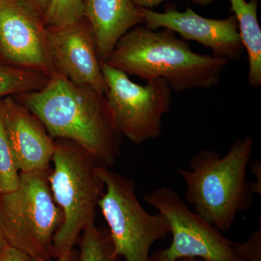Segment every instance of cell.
<instances>
[{"instance_id": "6da1fadb", "label": "cell", "mask_w": 261, "mask_h": 261, "mask_svg": "<svg viewBox=\"0 0 261 261\" xmlns=\"http://www.w3.org/2000/svg\"><path fill=\"white\" fill-rule=\"evenodd\" d=\"M35 115L54 140H68L112 167L121 156L122 136L116 129L106 97L59 73L43 88L15 96Z\"/></svg>"}, {"instance_id": "7a4b0ae2", "label": "cell", "mask_w": 261, "mask_h": 261, "mask_svg": "<svg viewBox=\"0 0 261 261\" xmlns=\"http://www.w3.org/2000/svg\"><path fill=\"white\" fill-rule=\"evenodd\" d=\"M106 63L146 82L161 79L181 93L216 87L228 62L196 53L172 31L139 25L121 38Z\"/></svg>"}, {"instance_id": "3957f363", "label": "cell", "mask_w": 261, "mask_h": 261, "mask_svg": "<svg viewBox=\"0 0 261 261\" xmlns=\"http://www.w3.org/2000/svg\"><path fill=\"white\" fill-rule=\"evenodd\" d=\"M253 140L238 139L224 157L204 149L190 162L191 170L179 168L185 180L186 200L196 214L221 231L231 228L238 213L253 205V193L247 181Z\"/></svg>"}, {"instance_id": "277c9868", "label": "cell", "mask_w": 261, "mask_h": 261, "mask_svg": "<svg viewBox=\"0 0 261 261\" xmlns=\"http://www.w3.org/2000/svg\"><path fill=\"white\" fill-rule=\"evenodd\" d=\"M55 140L49 182L63 222L53 239V258L74 248L84 230L95 224L106 189L99 173L102 166L92 154L72 141Z\"/></svg>"}, {"instance_id": "5b68a950", "label": "cell", "mask_w": 261, "mask_h": 261, "mask_svg": "<svg viewBox=\"0 0 261 261\" xmlns=\"http://www.w3.org/2000/svg\"><path fill=\"white\" fill-rule=\"evenodd\" d=\"M50 171L20 173L18 187L0 193V228L7 243L39 260L53 258V239L63 222L49 187Z\"/></svg>"}, {"instance_id": "8992f818", "label": "cell", "mask_w": 261, "mask_h": 261, "mask_svg": "<svg viewBox=\"0 0 261 261\" xmlns=\"http://www.w3.org/2000/svg\"><path fill=\"white\" fill-rule=\"evenodd\" d=\"M99 173L106 189L98 207L109 227L116 255L125 261H152L151 247L170 233L167 220L161 213L149 214L141 205L133 179L104 166Z\"/></svg>"}, {"instance_id": "52a82bcc", "label": "cell", "mask_w": 261, "mask_h": 261, "mask_svg": "<svg viewBox=\"0 0 261 261\" xmlns=\"http://www.w3.org/2000/svg\"><path fill=\"white\" fill-rule=\"evenodd\" d=\"M101 67L107 85L105 97L120 135L136 145L159 137L172 101L168 84L159 79L141 85L106 62L101 61Z\"/></svg>"}, {"instance_id": "ba28073f", "label": "cell", "mask_w": 261, "mask_h": 261, "mask_svg": "<svg viewBox=\"0 0 261 261\" xmlns=\"http://www.w3.org/2000/svg\"><path fill=\"white\" fill-rule=\"evenodd\" d=\"M146 202L167 220L172 242L150 255L152 261H176L196 257L205 261H245L237 255L233 242L222 231L189 209L177 192L161 187L147 194Z\"/></svg>"}, {"instance_id": "9c48e42d", "label": "cell", "mask_w": 261, "mask_h": 261, "mask_svg": "<svg viewBox=\"0 0 261 261\" xmlns=\"http://www.w3.org/2000/svg\"><path fill=\"white\" fill-rule=\"evenodd\" d=\"M0 53L15 68L48 77L56 73L47 28L22 0H0Z\"/></svg>"}, {"instance_id": "30bf717a", "label": "cell", "mask_w": 261, "mask_h": 261, "mask_svg": "<svg viewBox=\"0 0 261 261\" xmlns=\"http://www.w3.org/2000/svg\"><path fill=\"white\" fill-rule=\"evenodd\" d=\"M47 34L56 73L105 95L107 85L93 32L88 21L84 18L61 28H47Z\"/></svg>"}, {"instance_id": "8fae6325", "label": "cell", "mask_w": 261, "mask_h": 261, "mask_svg": "<svg viewBox=\"0 0 261 261\" xmlns=\"http://www.w3.org/2000/svg\"><path fill=\"white\" fill-rule=\"evenodd\" d=\"M147 29H166L179 34L185 41H194L209 48L216 58L228 63L243 56L244 49L234 15L216 20L196 13L190 7L185 12L170 7L164 13L141 8Z\"/></svg>"}, {"instance_id": "7c38bea8", "label": "cell", "mask_w": 261, "mask_h": 261, "mask_svg": "<svg viewBox=\"0 0 261 261\" xmlns=\"http://www.w3.org/2000/svg\"><path fill=\"white\" fill-rule=\"evenodd\" d=\"M3 106L5 130L19 172L49 169L56 140L42 121L16 99L5 98Z\"/></svg>"}, {"instance_id": "4fadbf2b", "label": "cell", "mask_w": 261, "mask_h": 261, "mask_svg": "<svg viewBox=\"0 0 261 261\" xmlns=\"http://www.w3.org/2000/svg\"><path fill=\"white\" fill-rule=\"evenodd\" d=\"M84 18L92 28L103 62L107 61L121 37L143 23L141 8L132 0H86Z\"/></svg>"}, {"instance_id": "5bb4252c", "label": "cell", "mask_w": 261, "mask_h": 261, "mask_svg": "<svg viewBox=\"0 0 261 261\" xmlns=\"http://www.w3.org/2000/svg\"><path fill=\"white\" fill-rule=\"evenodd\" d=\"M238 24L240 40L249 60L247 75L252 87L261 86V29L257 20L259 0H229Z\"/></svg>"}, {"instance_id": "9a60e30c", "label": "cell", "mask_w": 261, "mask_h": 261, "mask_svg": "<svg viewBox=\"0 0 261 261\" xmlns=\"http://www.w3.org/2000/svg\"><path fill=\"white\" fill-rule=\"evenodd\" d=\"M49 77L39 72L0 65V99L43 88Z\"/></svg>"}, {"instance_id": "2e32d148", "label": "cell", "mask_w": 261, "mask_h": 261, "mask_svg": "<svg viewBox=\"0 0 261 261\" xmlns=\"http://www.w3.org/2000/svg\"><path fill=\"white\" fill-rule=\"evenodd\" d=\"M80 261H120L115 252L108 229L95 224L86 228L80 237Z\"/></svg>"}, {"instance_id": "e0dca14e", "label": "cell", "mask_w": 261, "mask_h": 261, "mask_svg": "<svg viewBox=\"0 0 261 261\" xmlns=\"http://www.w3.org/2000/svg\"><path fill=\"white\" fill-rule=\"evenodd\" d=\"M19 182L20 172L5 130L3 99H0V193L13 191L18 187Z\"/></svg>"}, {"instance_id": "ac0fdd59", "label": "cell", "mask_w": 261, "mask_h": 261, "mask_svg": "<svg viewBox=\"0 0 261 261\" xmlns=\"http://www.w3.org/2000/svg\"><path fill=\"white\" fill-rule=\"evenodd\" d=\"M86 0H49L42 20L47 28H61L84 18Z\"/></svg>"}, {"instance_id": "d6986e66", "label": "cell", "mask_w": 261, "mask_h": 261, "mask_svg": "<svg viewBox=\"0 0 261 261\" xmlns=\"http://www.w3.org/2000/svg\"><path fill=\"white\" fill-rule=\"evenodd\" d=\"M233 248L245 261H261V228L254 231L245 243H233Z\"/></svg>"}, {"instance_id": "ffe728a7", "label": "cell", "mask_w": 261, "mask_h": 261, "mask_svg": "<svg viewBox=\"0 0 261 261\" xmlns=\"http://www.w3.org/2000/svg\"><path fill=\"white\" fill-rule=\"evenodd\" d=\"M0 261H39L19 249L7 245L0 252Z\"/></svg>"}, {"instance_id": "44dd1931", "label": "cell", "mask_w": 261, "mask_h": 261, "mask_svg": "<svg viewBox=\"0 0 261 261\" xmlns=\"http://www.w3.org/2000/svg\"><path fill=\"white\" fill-rule=\"evenodd\" d=\"M165 0H132L134 4L140 8L152 10V8L159 6ZM201 6H206L214 3V0H188Z\"/></svg>"}, {"instance_id": "7402d4cb", "label": "cell", "mask_w": 261, "mask_h": 261, "mask_svg": "<svg viewBox=\"0 0 261 261\" xmlns=\"http://www.w3.org/2000/svg\"><path fill=\"white\" fill-rule=\"evenodd\" d=\"M250 170L254 176H255V182L250 183V190L252 193L261 195V163L259 160H255L252 162Z\"/></svg>"}, {"instance_id": "603a6c76", "label": "cell", "mask_w": 261, "mask_h": 261, "mask_svg": "<svg viewBox=\"0 0 261 261\" xmlns=\"http://www.w3.org/2000/svg\"><path fill=\"white\" fill-rule=\"evenodd\" d=\"M34 13L43 18L47 9L49 0H22Z\"/></svg>"}, {"instance_id": "cb8c5ba5", "label": "cell", "mask_w": 261, "mask_h": 261, "mask_svg": "<svg viewBox=\"0 0 261 261\" xmlns=\"http://www.w3.org/2000/svg\"><path fill=\"white\" fill-rule=\"evenodd\" d=\"M39 261H80V252L79 250L73 248L69 251L62 254L59 257L56 258L51 259L48 260H39Z\"/></svg>"}, {"instance_id": "d4e9b609", "label": "cell", "mask_w": 261, "mask_h": 261, "mask_svg": "<svg viewBox=\"0 0 261 261\" xmlns=\"http://www.w3.org/2000/svg\"><path fill=\"white\" fill-rule=\"evenodd\" d=\"M7 245H8V243H7L6 240L3 236V233L2 232L1 228H0V252L3 251V249L6 247Z\"/></svg>"}, {"instance_id": "484cf974", "label": "cell", "mask_w": 261, "mask_h": 261, "mask_svg": "<svg viewBox=\"0 0 261 261\" xmlns=\"http://www.w3.org/2000/svg\"><path fill=\"white\" fill-rule=\"evenodd\" d=\"M176 261H205L202 259L196 258V257H182Z\"/></svg>"}]
</instances>
